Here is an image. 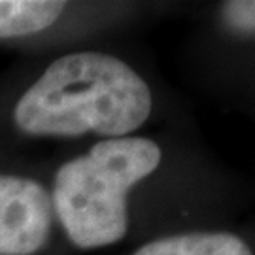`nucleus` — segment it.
I'll return each instance as SVG.
<instances>
[{"mask_svg": "<svg viewBox=\"0 0 255 255\" xmlns=\"http://www.w3.org/2000/svg\"><path fill=\"white\" fill-rule=\"evenodd\" d=\"M223 19L238 32L255 34V0H233L223 4Z\"/></svg>", "mask_w": 255, "mask_h": 255, "instance_id": "nucleus-6", "label": "nucleus"}, {"mask_svg": "<svg viewBox=\"0 0 255 255\" xmlns=\"http://www.w3.org/2000/svg\"><path fill=\"white\" fill-rule=\"evenodd\" d=\"M164 161L159 140L134 132L93 142L51 164L44 178L68 252L102 250L128 238L125 191Z\"/></svg>", "mask_w": 255, "mask_h": 255, "instance_id": "nucleus-2", "label": "nucleus"}, {"mask_svg": "<svg viewBox=\"0 0 255 255\" xmlns=\"http://www.w3.org/2000/svg\"><path fill=\"white\" fill-rule=\"evenodd\" d=\"M130 255H254L242 238L231 233H176L155 237Z\"/></svg>", "mask_w": 255, "mask_h": 255, "instance_id": "nucleus-5", "label": "nucleus"}, {"mask_svg": "<svg viewBox=\"0 0 255 255\" xmlns=\"http://www.w3.org/2000/svg\"><path fill=\"white\" fill-rule=\"evenodd\" d=\"M42 174L0 168V255H66Z\"/></svg>", "mask_w": 255, "mask_h": 255, "instance_id": "nucleus-3", "label": "nucleus"}, {"mask_svg": "<svg viewBox=\"0 0 255 255\" xmlns=\"http://www.w3.org/2000/svg\"><path fill=\"white\" fill-rule=\"evenodd\" d=\"M153 114L151 83L121 55H23L0 72V168L44 174L85 140L140 132Z\"/></svg>", "mask_w": 255, "mask_h": 255, "instance_id": "nucleus-1", "label": "nucleus"}, {"mask_svg": "<svg viewBox=\"0 0 255 255\" xmlns=\"http://www.w3.org/2000/svg\"><path fill=\"white\" fill-rule=\"evenodd\" d=\"M97 11L95 4L70 0H0V47L19 57L85 47Z\"/></svg>", "mask_w": 255, "mask_h": 255, "instance_id": "nucleus-4", "label": "nucleus"}]
</instances>
